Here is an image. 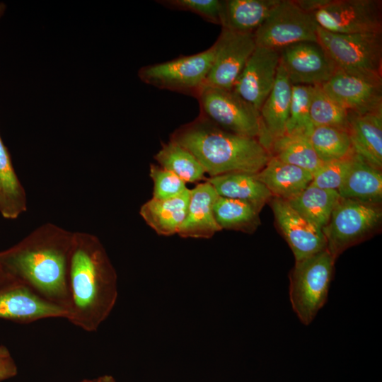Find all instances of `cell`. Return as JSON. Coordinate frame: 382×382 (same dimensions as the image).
I'll list each match as a JSON object with an SVG mask.
<instances>
[{
	"label": "cell",
	"instance_id": "obj_1",
	"mask_svg": "<svg viewBox=\"0 0 382 382\" xmlns=\"http://www.w3.org/2000/svg\"><path fill=\"white\" fill-rule=\"evenodd\" d=\"M73 235L56 224H44L13 246L0 251V269L11 281L28 286L68 312Z\"/></svg>",
	"mask_w": 382,
	"mask_h": 382
},
{
	"label": "cell",
	"instance_id": "obj_2",
	"mask_svg": "<svg viewBox=\"0 0 382 382\" xmlns=\"http://www.w3.org/2000/svg\"><path fill=\"white\" fill-rule=\"evenodd\" d=\"M69 288L66 319L86 332L96 331L112 311L118 290L116 270L95 235L74 232Z\"/></svg>",
	"mask_w": 382,
	"mask_h": 382
},
{
	"label": "cell",
	"instance_id": "obj_3",
	"mask_svg": "<svg viewBox=\"0 0 382 382\" xmlns=\"http://www.w3.org/2000/svg\"><path fill=\"white\" fill-rule=\"evenodd\" d=\"M170 139L191 152L209 177L256 174L272 156L257 139L226 131L201 115L176 129Z\"/></svg>",
	"mask_w": 382,
	"mask_h": 382
},
{
	"label": "cell",
	"instance_id": "obj_4",
	"mask_svg": "<svg viewBox=\"0 0 382 382\" xmlns=\"http://www.w3.org/2000/svg\"><path fill=\"white\" fill-rule=\"evenodd\" d=\"M317 41L337 69L382 81V33L340 34L318 25Z\"/></svg>",
	"mask_w": 382,
	"mask_h": 382
},
{
	"label": "cell",
	"instance_id": "obj_5",
	"mask_svg": "<svg viewBox=\"0 0 382 382\" xmlns=\"http://www.w3.org/2000/svg\"><path fill=\"white\" fill-rule=\"evenodd\" d=\"M335 258L323 250L296 261L290 274L289 299L299 320L307 325L325 305Z\"/></svg>",
	"mask_w": 382,
	"mask_h": 382
},
{
	"label": "cell",
	"instance_id": "obj_6",
	"mask_svg": "<svg viewBox=\"0 0 382 382\" xmlns=\"http://www.w3.org/2000/svg\"><path fill=\"white\" fill-rule=\"evenodd\" d=\"M214 54L212 45L194 54L142 66L138 76L149 86L197 98L205 86Z\"/></svg>",
	"mask_w": 382,
	"mask_h": 382
},
{
	"label": "cell",
	"instance_id": "obj_7",
	"mask_svg": "<svg viewBox=\"0 0 382 382\" xmlns=\"http://www.w3.org/2000/svg\"><path fill=\"white\" fill-rule=\"evenodd\" d=\"M199 115L219 127L242 136L257 139L262 136L259 111L233 89L204 86L197 98Z\"/></svg>",
	"mask_w": 382,
	"mask_h": 382
},
{
	"label": "cell",
	"instance_id": "obj_8",
	"mask_svg": "<svg viewBox=\"0 0 382 382\" xmlns=\"http://www.w3.org/2000/svg\"><path fill=\"white\" fill-rule=\"evenodd\" d=\"M382 218L379 204L342 198L322 229L327 249L336 258L374 230Z\"/></svg>",
	"mask_w": 382,
	"mask_h": 382
},
{
	"label": "cell",
	"instance_id": "obj_9",
	"mask_svg": "<svg viewBox=\"0 0 382 382\" xmlns=\"http://www.w3.org/2000/svg\"><path fill=\"white\" fill-rule=\"evenodd\" d=\"M317 29L313 14L294 0H279L254 36L256 46L280 50L301 42H318Z\"/></svg>",
	"mask_w": 382,
	"mask_h": 382
},
{
	"label": "cell",
	"instance_id": "obj_10",
	"mask_svg": "<svg viewBox=\"0 0 382 382\" xmlns=\"http://www.w3.org/2000/svg\"><path fill=\"white\" fill-rule=\"evenodd\" d=\"M313 16L319 27L331 33H382V1L379 0H330Z\"/></svg>",
	"mask_w": 382,
	"mask_h": 382
},
{
	"label": "cell",
	"instance_id": "obj_11",
	"mask_svg": "<svg viewBox=\"0 0 382 382\" xmlns=\"http://www.w3.org/2000/svg\"><path fill=\"white\" fill-rule=\"evenodd\" d=\"M213 46L214 59L204 86L232 90L256 47L254 33L221 28Z\"/></svg>",
	"mask_w": 382,
	"mask_h": 382
},
{
	"label": "cell",
	"instance_id": "obj_12",
	"mask_svg": "<svg viewBox=\"0 0 382 382\" xmlns=\"http://www.w3.org/2000/svg\"><path fill=\"white\" fill-rule=\"evenodd\" d=\"M279 63L292 85L322 86L337 68L318 42H301L279 50Z\"/></svg>",
	"mask_w": 382,
	"mask_h": 382
},
{
	"label": "cell",
	"instance_id": "obj_13",
	"mask_svg": "<svg viewBox=\"0 0 382 382\" xmlns=\"http://www.w3.org/2000/svg\"><path fill=\"white\" fill-rule=\"evenodd\" d=\"M321 86L349 112L363 115L382 111V81L337 69Z\"/></svg>",
	"mask_w": 382,
	"mask_h": 382
},
{
	"label": "cell",
	"instance_id": "obj_14",
	"mask_svg": "<svg viewBox=\"0 0 382 382\" xmlns=\"http://www.w3.org/2000/svg\"><path fill=\"white\" fill-rule=\"evenodd\" d=\"M279 59V50L256 46L233 88L258 111L274 86Z\"/></svg>",
	"mask_w": 382,
	"mask_h": 382
},
{
	"label": "cell",
	"instance_id": "obj_15",
	"mask_svg": "<svg viewBox=\"0 0 382 382\" xmlns=\"http://www.w3.org/2000/svg\"><path fill=\"white\" fill-rule=\"evenodd\" d=\"M271 207L296 262L327 249V241L322 229L301 215L286 200L274 197L271 200Z\"/></svg>",
	"mask_w": 382,
	"mask_h": 382
},
{
	"label": "cell",
	"instance_id": "obj_16",
	"mask_svg": "<svg viewBox=\"0 0 382 382\" xmlns=\"http://www.w3.org/2000/svg\"><path fill=\"white\" fill-rule=\"evenodd\" d=\"M67 315L66 309L23 284L12 281L0 287V318L30 323L44 318H66Z\"/></svg>",
	"mask_w": 382,
	"mask_h": 382
},
{
	"label": "cell",
	"instance_id": "obj_17",
	"mask_svg": "<svg viewBox=\"0 0 382 382\" xmlns=\"http://www.w3.org/2000/svg\"><path fill=\"white\" fill-rule=\"evenodd\" d=\"M292 84L279 65L274 86L259 110L262 127L260 142L270 152L272 143L286 133Z\"/></svg>",
	"mask_w": 382,
	"mask_h": 382
},
{
	"label": "cell",
	"instance_id": "obj_18",
	"mask_svg": "<svg viewBox=\"0 0 382 382\" xmlns=\"http://www.w3.org/2000/svg\"><path fill=\"white\" fill-rule=\"evenodd\" d=\"M218 197L207 180L190 190L186 216L178 234L183 238H209L220 231L213 212Z\"/></svg>",
	"mask_w": 382,
	"mask_h": 382
},
{
	"label": "cell",
	"instance_id": "obj_19",
	"mask_svg": "<svg viewBox=\"0 0 382 382\" xmlns=\"http://www.w3.org/2000/svg\"><path fill=\"white\" fill-rule=\"evenodd\" d=\"M347 131L355 154L372 166L382 167V111L349 112Z\"/></svg>",
	"mask_w": 382,
	"mask_h": 382
},
{
	"label": "cell",
	"instance_id": "obj_20",
	"mask_svg": "<svg viewBox=\"0 0 382 382\" xmlns=\"http://www.w3.org/2000/svg\"><path fill=\"white\" fill-rule=\"evenodd\" d=\"M256 178L274 197L289 200L305 188L313 180V173L296 166L283 162L272 156Z\"/></svg>",
	"mask_w": 382,
	"mask_h": 382
},
{
	"label": "cell",
	"instance_id": "obj_21",
	"mask_svg": "<svg viewBox=\"0 0 382 382\" xmlns=\"http://www.w3.org/2000/svg\"><path fill=\"white\" fill-rule=\"evenodd\" d=\"M190 195V190L187 188L173 198H152L141 207L139 214L157 234L165 236L178 234L186 216Z\"/></svg>",
	"mask_w": 382,
	"mask_h": 382
},
{
	"label": "cell",
	"instance_id": "obj_22",
	"mask_svg": "<svg viewBox=\"0 0 382 382\" xmlns=\"http://www.w3.org/2000/svg\"><path fill=\"white\" fill-rule=\"evenodd\" d=\"M279 0L222 1V28L241 33H254Z\"/></svg>",
	"mask_w": 382,
	"mask_h": 382
},
{
	"label": "cell",
	"instance_id": "obj_23",
	"mask_svg": "<svg viewBox=\"0 0 382 382\" xmlns=\"http://www.w3.org/2000/svg\"><path fill=\"white\" fill-rule=\"evenodd\" d=\"M337 192L344 199L379 204L382 198L381 171L355 154Z\"/></svg>",
	"mask_w": 382,
	"mask_h": 382
},
{
	"label": "cell",
	"instance_id": "obj_24",
	"mask_svg": "<svg viewBox=\"0 0 382 382\" xmlns=\"http://www.w3.org/2000/svg\"><path fill=\"white\" fill-rule=\"evenodd\" d=\"M206 180L219 196L250 203L260 210L273 197L255 174L230 173L209 177Z\"/></svg>",
	"mask_w": 382,
	"mask_h": 382
},
{
	"label": "cell",
	"instance_id": "obj_25",
	"mask_svg": "<svg viewBox=\"0 0 382 382\" xmlns=\"http://www.w3.org/2000/svg\"><path fill=\"white\" fill-rule=\"evenodd\" d=\"M340 199L337 190L323 189L310 184L286 201L304 218L323 229Z\"/></svg>",
	"mask_w": 382,
	"mask_h": 382
},
{
	"label": "cell",
	"instance_id": "obj_26",
	"mask_svg": "<svg viewBox=\"0 0 382 382\" xmlns=\"http://www.w3.org/2000/svg\"><path fill=\"white\" fill-rule=\"evenodd\" d=\"M26 210L25 190L0 136V214L5 219H14Z\"/></svg>",
	"mask_w": 382,
	"mask_h": 382
},
{
	"label": "cell",
	"instance_id": "obj_27",
	"mask_svg": "<svg viewBox=\"0 0 382 382\" xmlns=\"http://www.w3.org/2000/svg\"><path fill=\"white\" fill-rule=\"evenodd\" d=\"M270 153L279 160L313 174L323 163L313 149L308 137L302 134H284L272 143Z\"/></svg>",
	"mask_w": 382,
	"mask_h": 382
},
{
	"label": "cell",
	"instance_id": "obj_28",
	"mask_svg": "<svg viewBox=\"0 0 382 382\" xmlns=\"http://www.w3.org/2000/svg\"><path fill=\"white\" fill-rule=\"evenodd\" d=\"M154 158L158 166L173 173L185 183L198 182L205 178L206 172L195 156L170 139L162 144Z\"/></svg>",
	"mask_w": 382,
	"mask_h": 382
},
{
	"label": "cell",
	"instance_id": "obj_29",
	"mask_svg": "<svg viewBox=\"0 0 382 382\" xmlns=\"http://www.w3.org/2000/svg\"><path fill=\"white\" fill-rule=\"evenodd\" d=\"M213 212L221 230L249 232L259 224L260 209L242 200L219 196L214 204Z\"/></svg>",
	"mask_w": 382,
	"mask_h": 382
},
{
	"label": "cell",
	"instance_id": "obj_30",
	"mask_svg": "<svg viewBox=\"0 0 382 382\" xmlns=\"http://www.w3.org/2000/svg\"><path fill=\"white\" fill-rule=\"evenodd\" d=\"M308 138L323 162L343 158L354 153L346 129L330 126L314 127Z\"/></svg>",
	"mask_w": 382,
	"mask_h": 382
},
{
	"label": "cell",
	"instance_id": "obj_31",
	"mask_svg": "<svg viewBox=\"0 0 382 382\" xmlns=\"http://www.w3.org/2000/svg\"><path fill=\"white\" fill-rule=\"evenodd\" d=\"M310 115L314 127L348 128L349 112L335 101L320 85L311 86Z\"/></svg>",
	"mask_w": 382,
	"mask_h": 382
},
{
	"label": "cell",
	"instance_id": "obj_32",
	"mask_svg": "<svg viewBox=\"0 0 382 382\" xmlns=\"http://www.w3.org/2000/svg\"><path fill=\"white\" fill-rule=\"evenodd\" d=\"M311 86L292 85L289 119L285 134L309 136L314 126L310 115Z\"/></svg>",
	"mask_w": 382,
	"mask_h": 382
},
{
	"label": "cell",
	"instance_id": "obj_33",
	"mask_svg": "<svg viewBox=\"0 0 382 382\" xmlns=\"http://www.w3.org/2000/svg\"><path fill=\"white\" fill-rule=\"evenodd\" d=\"M354 154L353 153L343 158L323 162L313 174L311 185L337 190L351 168Z\"/></svg>",
	"mask_w": 382,
	"mask_h": 382
},
{
	"label": "cell",
	"instance_id": "obj_34",
	"mask_svg": "<svg viewBox=\"0 0 382 382\" xmlns=\"http://www.w3.org/2000/svg\"><path fill=\"white\" fill-rule=\"evenodd\" d=\"M157 3L170 9L193 13L207 22L220 25L222 1L161 0Z\"/></svg>",
	"mask_w": 382,
	"mask_h": 382
},
{
	"label": "cell",
	"instance_id": "obj_35",
	"mask_svg": "<svg viewBox=\"0 0 382 382\" xmlns=\"http://www.w3.org/2000/svg\"><path fill=\"white\" fill-rule=\"evenodd\" d=\"M150 176L154 183L152 198L156 199L173 198L187 189L186 183L182 179L158 165H151Z\"/></svg>",
	"mask_w": 382,
	"mask_h": 382
},
{
	"label": "cell",
	"instance_id": "obj_36",
	"mask_svg": "<svg viewBox=\"0 0 382 382\" xmlns=\"http://www.w3.org/2000/svg\"><path fill=\"white\" fill-rule=\"evenodd\" d=\"M17 373V366L11 356L0 361V381L13 377Z\"/></svg>",
	"mask_w": 382,
	"mask_h": 382
},
{
	"label": "cell",
	"instance_id": "obj_37",
	"mask_svg": "<svg viewBox=\"0 0 382 382\" xmlns=\"http://www.w3.org/2000/svg\"><path fill=\"white\" fill-rule=\"evenodd\" d=\"M294 1L303 11L313 14L325 6L330 0H294Z\"/></svg>",
	"mask_w": 382,
	"mask_h": 382
},
{
	"label": "cell",
	"instance_id": "obj_38",
	"mask_svg": "<svg viewBox=\"0 0 382 382\" xmlns=\"http://www.w3.org/2000/svg\"><path fill=\"white\" fill-rule=\"evenodd\" d=\"M11 357L8 348L4 345H0V361Z\"/></svg>",
	"mask_w": 382,
	"mask_h": 382
},
{
	"label": "cell",
	"instance_id": "obj_39",
	"mask_svg": "<svg viewBox=\"0 0 382 382\" xmlns=\"http://www.w3.org/2000/svg\"><path fill=\"white\" fill-rule=\"evenodd\" d=\"M11 281L0 269V287Z\"/></svg>",
	"mask_w": 382,
	"mask_h": 382
},
{
	"label": "cell",
	"instance_id": "obj_40",
	"mask_svg": "<svg viewBox=\"0 0 382 382\" xmlns=\"http://www.w3.org/2000/svg\"><path fill=\"white\" fill-rule=\"evenodd\" d=\"M101 382H117L115 379L112 376L109 375H105L100 377Z\"/></svg>",
	"mask_w": 382,
	"mask_h": 382
},
{
	"label": "cell",
	"instance_id": "obj_41",
	"mask_svg": "<svg viewBox=\"0 0 382 382\" xmlns=\"http://www.w3.org/2000/svg\"><path fill=\"white\" fill-rule=\"evenodd\" d=\"M80 382H101L100 377L96 379H84Z\"/></svg>",
	"mask_w": 382,
	"mask_h": 382
},
{
	"label": "cell",
	"instance_id": "obj_42",
	"mask_svg": "<svg viewBox=\"0 0 382 382\" xmlns=\"http://www.w3.org/2000/svg\"><path fill=\"white\" fill-rule=\"evenodd\" d=\"M1 10H2V8L0 7V14H1Z\"/></svg>",
	"mask_w": 382,
	"mask_h": 382
}]
</instances>
